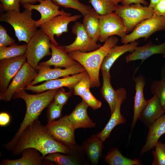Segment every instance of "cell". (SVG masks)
Here are the masks:
<instances>
[{"instance_id":"28","label":"cell","mask_w":165,"mask_h":165,"mask_svg":"<svg viewBox=\"0 0 165 165\" xmlns=\"http://www.w3.org/2000/svg\"><path fill=\"white\" fill-rule=\"evenodd\" d=\"M103 79V83L101 89V94L108 104L111 114L113 112L118 100L117 90H115L111 83V76L109 72L101 70Z\"/></svg>"},{"instance_id":"40","label":"cell","mask_w":165,"mask_h":165,"mask_svg":"<svg viewBox=\"0 0 165 165\" xmlns=\"http://www.w3.org/2000/svg\"><path fill=\"white\" fill-rule=\"evenodd\" d=\"M1 2L0 9L2 10L7 12L15 11L20 12L21 0H0Z\"/></svg>"},{"instance_id":"33","label":"cell","mask_w":165,"mask_h":165,"mask_svg":"<svg viewBox=\"0 0 165 165\" xmlns=\"http://www.w3.org/2000/svg\"><path fill=\"white\" fill-rule=\"evenodd\" d=\"M89 2L100 15L115 12L117 6L115 5L109 0H89Z\"/></svg>"},{"instance_id":"16","label":"cell","mask_w":165,"mask_h":165,"mask_svg":"<svg viewBox=\"0 0 165 165\" xmlns=\"http://www.w3.org/2000/svg\"><path fill=\"white\" fill-rule=\"evenodd\" d=\"M53 152L46 156L44 157L43 165L56 164L59 165H79L86 163L85 154L81 147L77 144L72 147L69 154Z\"/></svg>"},{"instance_id":"45","label":"cell","mask_w":165,"mask_h":165,"mask_svg":"<svg viewBox=\"0 0 165 165\" xmlns=\"http://www.w3.org/2000/svg\"><path fill=\"white\" fill-rule=\"evenodd\" d=\"M160 77L161 80L165 81V64H163L161 67Z\"/></svg>"},{"instance_id":"1","label":"cell","mask_w":165,"mask_h":165,"mask_svg":"<svg viewBox=\"0 0 165 165\" xmlns=\"http://www.w3.org/2000/svg\"><path fill=\"white\" fill-rule=\"evenodd\" d=\"M72 146H67L54 140L37 119L24 129L11 150L14 155L19 156L24 149L32 148L44 158L53 152L69 154Z\"/></svg>"},{"instance_id":"47","label":"cell","mask_w":165,"mask_h":165,"mask_svg":"<svg viewBox=\"0 0 165 165\" xmlns=\"http://www.w3.org/2000/svg\"><path fill=\"white\" fill-rule=\"evenodd\" d=\"M160 0H150V3L148 6L149 7L153 9Z\"/></svg>"},{"instance_id":"7","label":"cell","mask_w":165,"mask_h":165,"mask_svg":"<svg viewBox=\"0 0 165 165\" xmlns=\"http://www.w3.org/2000/svg\"><path fill=\"white\" fill-rule=\"evenodd\" d=\"M163 30H165V16L153 14L151 17L139 24L131 33L121 38V41L127 44L142 38H145V41L155 32Z\"/></svg>"},{"instance_id":"34","label":"cell","mask_w":165,"mask_h":165,"mask_svg":"<svg viewBox=\"0 0 165 165\" xmlns=\"http://www.w3.org/2000/svg\"><path fill=\"white\" fill-rule=\"evenodd\" d=\"M151 94L156 96L162 107L165 109V81L154 80L150 86Z\"/></svg>"},{"instance_id":"42","label":"cell","mask_w":165,"mask_h":165,"mask_svg":"<svg viewBox=\"0 0 165 165\" xmlns=\"http://www.w3.org/2000/svg\"><path fill=\"white\" fill-rule=\"evenodd\" d=\"M153 14L165 16V0H160L153 9Z\"/></svg>"},{"instance_id":"46","label":"cell","mask_w":165,"mask_h":165,"mask_svg":"<svg viewBox=\"0 0 165 165\" xmlns=\"http://www.w3.org/2000/svg\"><path fill=\"white\" fill-rule=\"evenodd\" d=\"M38 0H21L20 3L23 4L25 3H29L34 4L38 2Z\"/></svg>"},{"instance_id":"43","label":"cell","mask_w":165,"mask_h":165,"mask_svg":"<svg viewBox=\"0 0 165 165\" xmlns=\"http://www.w3.org/2000/svg\"><path fill=\"white\" fill-rule=\"evenodd\" d=\"M11 117L6 112H2L0 114V126L5 127L9 123Z\"/></svg>"},{"instance_id":"29","label":"cell","mask_w":165,"mask_h":165,"mask_svg":"<svg viewBox=\"0 0 165 165\" xmlns=\"http://www.w3.org/2000/svg\"><path fill=\"white\" fill-rule=\"evenodd\" d=\"M99 14L93 8L84 16L82 24L89 35L96 42L98 41L100 34Z\"/></svg>"},{"instance_id":"21","label":"cell","mask_w":165,"mask_h":165,"mask_svg":"<svg viewBox=\"0 0 165 165\" xmlns=\"http://www.w3.org/2000/svg\"><path fill=\"white\" fill-rule=\"evenodd\" d=\"M165 113V109L162 107L158 98L154 95L147 100L138 119L148 127Z\"/></svg>"},{"instance_id":"13","label":"cell","mask_w":165,"mask_h":165,"mask_svg":"<svg viewBox=\"0 0 165 165\" xmlns=\"http://www.w3.org/2000/svg\"><path fill=\"white\" fill-rule=\"evenodd\" d=\"M26 62L25 54L0 60V94L6 91L11 80Z\"/></svg>"},{"instance_id":"10","label":"cell","mask_w":165,"mask_h":165,"mask_svg":"<svg viewBox=\"0 0 165 165\" xmlns=\"http://www.w3.org/2000/svg\"><path fill=\"white\" fill-rule=\"evenodd\" d=\"M100 34L98 41L105 42L110 36L117 35L122 38L127 33V29L122 18L115 12L99 15Z\"/></svg>"},{"instance_id":"12","label":"cell","mask_w":165,"mask_h":165,"mask_svg":"<svg viewBox=\"0 0 165 165\" xmlns=\"http://www.w3.org/2000/svg\"><path fill=\"white\" fill-rule=\"evenodd\" d=\"M72 32L76 37L71 44L64 46L68 53L75 51L88 52L98 49L101 46L97 44L88 35L82 23L76 22L72 28Z\"/></svg>"},{"instance_id":"3","label":"cell","mask_w":165,"mask_h":165,"mask_svg":"<svg viewBox=\"0 0 165 165\" xmlns=\"http://www.w3.org/2000/svg\"><path fill=\"white\" fill-rule=\"evenodd\" d=\"M118 41L117 37L113 35L109 37L103 45L95 50L88 52L77 50L68 53L87 72L91 80V87L100 86L99 75L101 64L105 57L111 49L117 45Z\"/></svg>"},{"instance_id":"4","label":"cell","mask_w":165,"mask_h":165,"mask_svg":"<svg viewBox=\"0 0 165 165\" xmlns=\"http://www.w3.org/2000/svg\"><path fill=\"white\" fill-rule=\"evenodd\" d=\"M32 14L31 11L26 9L22 12L9 11L0 16V21L12 26L19 42L27 44L38 31Z\"/></svg>"},{"instance_id":"37","label":"cell","mask_w":165,"mask_h":165,"mask_svg":"<svg viewBox=\"0 0 165 165\" xmlns=\"http://www.w3.org/2000/svg\"><path fill=\"white\" fill-rule=\"evenodd\" d=\"M90 87L91 82L89 76H88L82 79L75 86L73 90L74 94L81 97Z\"/></svg>"},{"instance_id":"38","label":"cell","mask_w":165,"mask_h":165,"mask_svg":"<svg viewBox=\"0 0 165 165\" xmlns=\"http://www.w3.org/2000/svg\"><path fill=\"white\" fill-rule=\"evenodd\" d=\"M82 100L93 110L99 108L102 105L101 102L97 99L88 89L81 97Z\"/></svg>"},{"instance_id":"17","label":"cell","mask_w":165,"mask_h":165,"mask_svg":"<svg viewBox=\"0 0 165 165\" xmlns=\"http://www.w3.org/2000/svg\"><path fill=\"white\" fill-rule=\"evenodd\" d=\"M38 2L40 3L38 5L29 3L22 5L24 9H27L31 11L35 10L40 13L41 15L40 19L35 20V24L37 28L58 15L71 16V13L66 12L62 10H60L59 6L55 4L51 0H38Z\"/></svg>"},{"instance_id":"5","label":"cell","mask_w":165,"mask_h":165,"mask_svg":"<svg viewBox=\"0 0 165 165\" xmlns=\"http://www.w3.org/2000/svg\"><path fill=\"white\" fill-rule=\"evenodd\" d=\"M50 39L49 37L40 29L27 43L25 55L27 62L37 70L39 61L47 56H51Z\"/></svg>"},{"instance_id":"25","label":"cell","mask_w":165,"mask_h":165,"mask_svg":"<svg viewBox=\"0 0 165 165\" xmlns=\"http://www.w3.org/2000/svg\"><path fill=\"white\" fill-rule=\"evenodd\" d=\"M21 158L16 160L4 159L1 165H43L44 158L37 150L28 148L21 152Z\"/></svg>"},{"instance_id":"23","label":"cell","mask_w":165,"mask_h":165,"mask_svg":"<svg viewBox=\"0 0 165 165\" xmlns=\"http://www.w3.org/2000/svg\"><path fill=\"white\" fill-rule=\"evenodd\" d=\"M88 106L82 100L78 104L68 118L75 129L79 128L94 127L96 123L89 117L87 112Z\"/></svg>"},{"instance_id":"26","label":"cell","mask_w":165,"mask_h":165,"mask_svg":"<svg viewBox=\"0 0 165 165\" xmlns=\"http://www.w3.org/2000/svg\"><path fill=\"white\" fill-rule=\"evenodd\" d=\"M103 142L97 134H93L81 146L92 165H97L99 162L105 147Z\"/></svg>"},{"instance_id":"48","label":"cell","mask_w":165,"mask_h":165,"mask_svg":"<svg viewBox=\"0 0 165 165\" xmlns=\"http://www.w3.org/2000/svg\"><path fill=\"white\" fill-rule=\"evenodd\" d=\"M115 5H118L119 3L122 2V0H109Z\"/></svg>"},{"instance_id":"41","label":"cell","mask_w":165,"mask_h":165,"mask_svg":"<svg viewBox=\"0 0 165 165\" xmlns=\"http://www.w3.org/2000/svg\"><path fill=\"white\" fill-rule=\"evenodd\" d=\"M15 40L8 34L7 30L0 25V47L10 46L14 43Z\"/></svg>"},{"instance_id":"44","label":"cell","mask_w":165,"mask_h":165,"mask_svg":"<svg viewBox=\"0 0 165 165\" xmlns=\"http://www.w3.org/2000/svg\"><path fill=\"white\" fill-rule=\"evenodd\" d=\"M121 3L124 5H128L132 3L142 4L145 6L148 4V2L145 0H122Z\"/></svg>"},{"instance_id":"36","label":"cell","mask_w":165,"mask_h":165,"mask_svg":"<svg viewBox=\"0 0 165 165\" xmlns=\"http://www.w3.org/2000/svg\"><path fill=\"white\" fill-rule=\"evenodd\" d=\"M63 106L57 103L54 101L51 102L48 106L47 111L48 123L53 122L61 117Z\"/></svg>"},{"instance_id":"18","label":"cell","mask_w":165,"mask_h":165,"mask_svg":"<svg viewBox=\"0 0 165 165\" xmlns=\"http://www.w3.org/2000/svg\"><path fill=\"white\" fill-rule=\"evenodd\" d=\"M116 90L118 100L114 110L111 114V117L104 128L97 134L103 142L109 137L112 131L115 127L118 125L124 123L127 121L121 113L120 108L122 103L127 98V92L123 87H120Z\"/></svg>"},{"instance_id":"30","label":"cell","mask_w":165,"mask_h":165,"mask_svg":"<svg viewBox=\"0 0 165 165\" xmlns=\"http://www.w3.org/2000/svg\"><path fill=\"white\" fill-rule=\"evenodd\" d=\"M105 161L110 165H141L138 159H130L124 156L118 149L113 148L105 156Z\"/></svg>"},{"instance_id":"2","label":"cell","mask_w":165,"mask_h":165,"mask_svg":"<svg viewBox=\"0 0 165 165\" xmlns=\"http://www.w3.org/2000/svg\"><path fill=\"white\" fill-rule=\"evenodd\" d=\"M58 89L50 90L35 94H28L23 89L14 94L13 98L23 99L26 103V109L24 118L18 130L11 141L5 145L6 149L9 150L12 149L24 129L38 119L42 111L53 101Z\"/></svg>"},{"instance_id":"35","label":"cell","mask_w":165,"mask_h":165,"mask_svg":"<svg viewBox=\"0 0 165 165\" xmlns=\"http://www.w3.org/2000/svg\"><path fill=\"white\" fill-rule=\"evenodd\" d=\"M152 151L154 158L152 165H165V144L158 141Z\"/></svg>"},{"instance_id":"22","label":"cell","mask_w":165,"mask_h":165,"mask_svg":"<svg viewBox=\"0 0 165 165\" xmlns=\"http://www.w3.org/2000/svg\"><path fill=\"white\" fill-rule=\"evenodd\" d=\"M133 79L135 83V94L134 99V115L131 125V130L129 137V139L131 137L135 124L147 101L145 99L143 93L144 89L145 84V78L140 74Z\"/></svg>"},{"instance_id":"9","label":"cell","mask_w":165,"mask_h":165,"mask_svg":"<svg viewBox=\"0 0 165 165\" xmlns=\"http://www.w3.org/2000/svg\"><path fill=\"white\" fill-rule=\"evenodd\" d=\"M38 73V71L26 62L13 77L6 91L0 94V100L6 101H10L15 93L25 90L30 85Z\"/></svg>"},{"instance_id":"15","label":"cell","mask_w":165,"mask_h":165,"mask_svg":"<svg viewBox=\"0 0 165 165\" xmlns=\"http://www.w3.org/2000/svg\"><path fill=\"white\" fill-rule=\"evenodd\" d=\"M88 76H89V75L86 71L71 76L47 80L38 85H29L25 88V90L37 94L63 87H66L70 90H73L74 86L78 82L83 78Z\"/></svg>"},{"instance_id":"24","label":"cell","mask_w":165,"mask_h":165,"mask_svg":"<svg viewBox=\"0 0 165 165\" xmlns=\"http://www.w3.org/2000/svg\"><path fill=\"white\" fill-rule=\"evenodd\" d=\"M145 143L141 149L140 155L155 147L160 138L165 134V114L148 127Z\"/></svg>"},{"instance_id":"27","label":"cell","mask_w":165,"mask_h":165,"mask_svg":"<svg viewBox=\"0 0 165 165\" xmlns=\"http://www.w3.org/2000/svg\"><path fill=\"white\" fill-rule=\"evenodd\" d=\"M138 45V42L135 41L113 47L105 57L101 66V70L109 72L113 63L120 56L127 52H133Z\"/></svg>"},{"instance_id":"32","label":"cell","mask_w":165,"mask_h":165,"mask_svg":"<svg viewBox=\"0 0 165 165\" xmlns=\"http://www.w3.org/2000/svg\"><path fill=\"white\" fill-rule=\"evenodd\" d=\"M55 4L65 8H71L80 12L84 16L90 12L91 6L80 2L79 0H51Z\"/></svg>"},{"instance_id":"6","label":"cell","mask_w":165,"mask_h":165,"mask_svg":"<svg viewBox=\"0 0 165 165\" xmlns=\"http://www.w3.org/2000/svg\"><path fill=\"white\" fill-rule=\"evenodd\" d=\"M122 19L127 29V33L132 32L139 24L151 17L153 9L140 3L128 5H117L115 11Z\"/></svg>"},{"instance_id":"11","label":"cell","mask_w":165,"mask_h":165,"mask_svg":"<svg viewBox=\"0 0 165 165\" xmlns=\"http://www.w3.org/2000/svg\"><path fill=\"white\" fill-rule=\"evenodd\" d=\"M81 17L79 14L70 16L59 15L42 24L40 27V29L49 37L51 43L58 45L54 38V35L59 38L64 32H67L68 24L76 21Z\"/></svg>"},{"instance_id":"19","label":"cell","mask_w":165,"mask_h":165,"mask_svg":"<svg viewBox=\"0 0 165 165\" xmlns=\"http://www.w3.org/2000/svg\"><path fill=\"white\" fill-rule=\"evenodd\" d=\"M50 47L52 52L51 58L38 64L68 68L79 63L69 56L63 46L51 43Z\"/></svg>"},{"instance_id":"31","label":"cell","mask_w":165,"mask_h":165,"mask_svg":"<svg viewBox=\"0 0 165 165\" xmlns=\"http://www.w3.org/2000/svg\"><path fill=\"white\" fill-rule=\"evenodd\" d=\"M27 44L18 45L15 43L9 47H0V60L20 56L25 54Z\"/></svg>"},{"instance_id":"39","label":"cell","mask_w":165,"mask_h":165,"mask_svg":"<svg viewBox=\"0 0 165 165\" xmlns=\"http://www.w3.org/2000/svg\"><path fill=\"white\" fill-rule=\"evenodd\" d=\"M73 91L66 92L63 87L58 89L53 99L57 103L63 106L67 102L68 99L72 95Z\"/></svg>"},{"instance_id":"14","label":"cell","mask_w":165,"mask_h":165,"mask_svg":"<svg viewBox=\"0 0 165 165\" xmlns=\"http://www.w3.org/2000/svg\"><path fill=\"white\" fill-rule=\"evenodd\" d=\"M37 70L38 73L31 82L30 85H34L44 81L65 77L86 71L84 67L79 63L70 68L64 69L56 67L51 68L50 66L38 64Z\"/></svg>"},{"instance_id":"20","label":"cell","mask_w":165,"mask_h":165,"mask_svg":"<svg viewBox=\"0 0 165 165\" xmlns=\"http://www.w3.org/2000/svg\"><path fill=\"white\" fill-rule=\"evenodd\" d=\"M156 54H160L165 58V42L159 44H154L149 41L145 45L137 46L131 53L125 58L126 62L136 60L144 61L150 56Z\"/></svg>"},{"instance_id":"8","label":"cell","mask_w":165,"mask_h":165,"mask_svg":"<svg viewBox=\"0 0 165 165\" xmlns=\"http://www.w3.org/2000/svg\"><path fill=\"white\" fill-rule=\"evenodd\" d=\"M45 127L49 134L57 141L68 147L77 144L74 134L75 129L69 120L68 115L47 123Z\"/></svg>"}]
</instances>
